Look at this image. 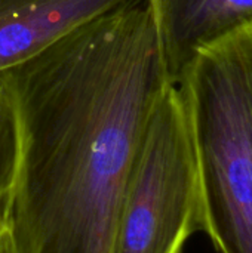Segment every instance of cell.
<instances>
[{
    "mask_svg": "<svg viewBox=\"0 0 252 253\" xmlns=\"http://www.w3.org/2000/svg\"><path fill=\"white\" fill-rule=\"evenodd\" d=\"M195 147L202 230L252 253V21L202 47L175 84Z\"/></svg>",
    "mask_w": 252,
    "mask_h": 253,
    "instance_id": "7a4b0ae2",
    "label": "cell"
},
{
    "mask_svg": "<svg viewBox=\"0 0 252 253\" xmlns=\"http://www.w3.org/2000/svg\"><path fill=\"white\" fill-rule=\"evenodd\" d=\"M128 0H0V77Z\"/></svg>",
    "mask_w": 252,
    "mask_h": 253,
    "instance_id": "277c9868",
    "label": "cell"
},
{
    "mask_svg": "<svg viewBox=\"0 0 252 253\" xmlns=\"http://www.w3.org/2000/svg\"><path fill=\"white\" fill-rule=\"evenodd\" d=\"M201 230L195 147L181 93L171 84L150 117L122 205L114 253H183Z\"/></svg>",
    "mask_w": 252,
    "mask_h": 253,
    "instance_id": "3957f363",
    "label": "cell"
},
{
    "mask_svg": "<svg viewBox=\"0 0 252 253\" xmlns=\"http://www.w3.org/2000/svg\"><path fill=\"white\" fill-rule=\"evenodd\" d=\"M0 253H9L7 234H6L4 218H3V203H0Z\"/></svg>",
    "mask_w": 252,
    "mask_h": 253,
    "instance_id": "52a82bcc",
    "label": "cell"
},
{
    "mask_svg": "<svg viewBox=\"0 0 252 253\" xmlns=\"http://www.w3.org/2000/svg\"><path fill=\"white\" fill-rule=\"evenodd\" d=\"M19 165V126L12 98L0 79V203L10 193Z\"/></svg>",
    "mask_w": 252,
    "mask_h": 253,
    "instance_id": "8992f818",
    "label": "cell"
},
{
    "mask_svg": "<svg viewBox=\"0 0 252 253\" xmlns=\"http://www.w3.org/2000/svg\"><path fill=\"white\" fill-rule=\"evenodd\" d=\"M149 1L172 84L202 47L252 21V0Z\"/></svg>",
    "mask_w": 252,
    "mask_h": 253,
    "instance_id": "5b68a950",
    "label": "cell"
},
{
    "mask_svg": "<svg viewBox=\"0 0 252 253\" xmlns=\"http://www.w3.org/2000/svg\"><path fill=\"white\" fill-rule=\"evenodd\" d=\"M19 126L9 253H114L153 110L171 86L149 0H128L0 77Z\"/></svg>",
    "mask_w": 252,
    "mask_h": 253,
    "instance_id": "6da1fadb",
    "label": "cell"
}]
</instances>
